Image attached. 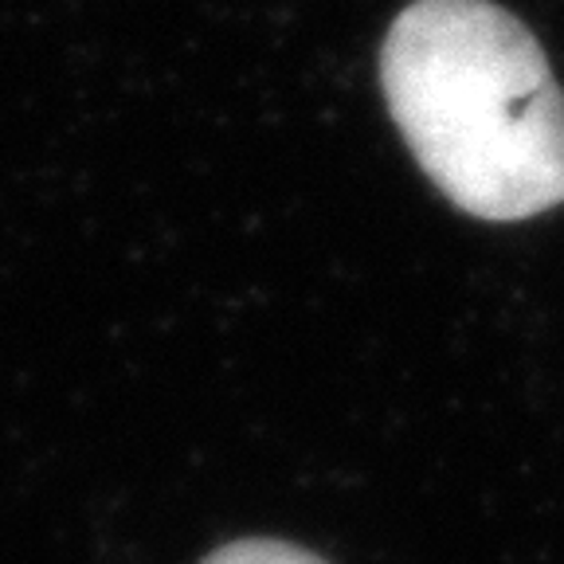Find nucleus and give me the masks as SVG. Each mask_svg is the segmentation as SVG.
Segmentation results:
<instances>
[{
    "label": "nucleus",
    "mask_w": 564,
    "mask_h": 564,
    "mask_svg": "<svg viewBox=\"0 0 564 564\" xmlns=\"http://www.w3.org/2000/svg\"><path fill=\"white\" fill-rule=\"evenodd\" d=\"M380 83L455 208L529 220L564 204V90L518 17L490 0H415L388 28Z\"/></svg>",
    "instance_id": "f257e3e1"
},
{
    "label": "nucleus",
    "mask_w": 564,
    "mask_h": 564,
    "mask_svg": "<svg viewBox=\"0 0 564 564\" xmlns=\"http://www.w3.org/2000/svg\"><path fill=\"white\" fill-rule=\"evenodd\" d=\"M204 564H326L317 561L314 553L299 545H286V541H236V545H224L220 553H212Z\"/></svg>",
    "instance_id": "f03ea898"
}]
</instances>
